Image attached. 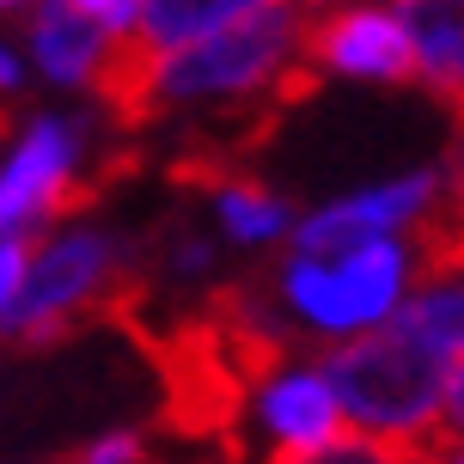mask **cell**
I'll list each match as a JSON object with an SVG mask.
<instances>
[{
	"mask_svg": "<svg viewBox=\"0 0 464 464\" xmlns=\"http://www.w3.org/2000/svg\"><path fill=\"white\" fill-rule=\"evenodd\" d=\"M19 86H24V68H19V55H13V49L0 44V104H6V98H19Z\"/></svg>",
	"mask_w": 464,
	"mask_h": 464,
	"instance_id": "cell-19",
	"label": "cell"
},
{
	"mask_svg": "<svg viewBox=\"0 0 464 464\" xmlns=\"http://www.w3.org/2000/svg\"><path fill=\"white\" fill-rule=\"evenodd\" d=\"M385 13L403 31L416 86H428L446 111H464V0H392Z\"/></svg>",
	"mask_w": 464,
	"mask_h": 464,
	"instance_id": "cell-8",
	"label": "cell"
},
{
	"mask_svg": "<svg viewBox=\"0 0 464 464\" xmlns=\"http://www.w3.org/2000/svg\"><path fill=\"white\" fill-rule=\"evenodd\" d=\"M392 464H434V459H428V446H416V452H397Z\"/></svg>",
	"mask_w": 464,
	"mask_h": 464,
	"instance_id": "cell-21",
	"label": "cell"
},
{
	"mask_svg": "<svg viewBox=\"0 0 464 464\" xmlns=\"http://www.w3.org/2000/svg\"><path fill=\"white\" fill-rule=\"evenodd\" d=\"M281 0H140V24H135V44L140 49H178L189 37H208L220 24H238V19H256Z\"/></svg>",
	"mask_w": 464,
	"mask_h": 464,
	"instance_id": "cell-10",
	"label": "cell"
},
{
	"mask_svg": "<svg viewBox=\"0 0 464 464\" xmlns=\"http://www.w3.org/2000/svg\"><path fill=\"white\" fill-rule=\"evenodd\" d=\"M55 464H153V440L140 428H116V434H98V440L62 452Z\"/></svg>",
	"mask_w": 464,
	"mask_h": 464,
	"instance_id": "cell-13",
	"label": "cell"
},
{
	"mask_svg": "<svg viewBox=\"0 0 464 464\" xmlns=\"http://www.w3.org/2000/svg\"><path fill=\"white\" fill-rule=\"evenodd\" d=\"M312 367L343 403L348 434L379 440L392 452H416L440 434V397H446V361L440 348L385 318L379 330H361L348 343H330Z\"/></svg>",
	"mask_w": 464,
	"mask_h": 464,
	"instance_id": "cell-2",
	"label": "cell"
},
{
	"mask_svg": "<svg viewBox=\"0 0 464 464\" xmlns=\"http://www.w3.org/2000/svg\"><path fill=\"white\" fill-rule=\"evenodd\" d=\"M24 49H31L37 73H49L55 86H86V92H92L116 44L98 31V24H86L80 13H68L62 0H31Z\"/></svg>",
	"mask_w": 464,
	"mask_h": 464,
	"instance_id": "cell-9",
	"label": "cell"
},
{
	"mask_svg": "<svg viewBox=\"0 0 464 464\" xmlns=\"http://www.w3.org/2000/svg\"><path fill=\"white\" fill-rule=\"evenodd\" d=\"M397 452L379 440H361V434H343L336 446H318V452H269L263 464H392Z\"/></svg>",
	"mask_w": 464,
	"mask_h": 464,
	"instance_id": "cell-14",
	"label": "cell"
},
{
	"mask_svg": "<svg viewBox=\"0 0 464 464\" xmlns=\"http://www.w3.org/2000/svg\"><path fill=\"white\" fill-rule=\"evenodd\" d=\"M68 13H80L86 24H98L111 44H129L140 24V0H62Z\"/></svg>",
	"mask_w": 464,
	"mask_h": 464,
	"instance_id": "cell-15",
	"label": "cell"
},
{
	"mask_svg": "<svg viewBox=\"0 0 464 464\" xmlns=\"http://www.w3.org/2000/svg\"><path fill=\"white\" fill-rule=\"evenodd\" d=\"M440 434L464 440V354L446 367V397H440Z\"/></svg>",
	"mask_w": 464,
	"mask_h": 464,
	"instance_id": "cell-18",
	"label": "cell"
},
{
	"mask_svg": "<svg viewBox=\"0 0 464 464\" xmlns=\"http://www.w3.org/2000/svg\"><path fill=\"white\" fill-rule=\"evenodd\" d=\"M256 421L269 428L276 452H318V446H336L348 434L343 403L324 385V372L312 361H287L281 372H269L251 397Z\"/></svg>",
	"mask_w": 464,
	"mask_h": 464,
	"instance_id": "cell-7",
	"label": "cell"
},
{
	"mask_svg": "<svg viewBox=\"0 0 464 464\" xmlns=\"http://www.w3.org/2000/svg\"><path fill=\"white\" fill-rule=\"evenodd\" d=\"M428 459H434V464H464V440H446V434H434V440H428Z\"/></svg>",
	"mask_w": 464,
	"mask_h": 464,
	"instance_id": "cell-20",
	"label": "cell"
},
{
	"mask_svg": "<svg viewBox=\"0 0 464 464\" xmlns=\"http://www.w3.org/2000/svg\"><path fill=\"white\" fill-rule=\"evenodd\" d=\"M434 202H440V165H416V171H403V178H392V184L354 189V196H343V202H330V208L294 220L287 238H294L300 256L354 251V245H367V238H403Z\"/></svg>",
	"mask_w": 464,
	"mask_h": 464,
	"instance_id": "cell-6",
	"label": "cell"
},
{
	"mask_svg": "<svg viewBox=\"0 0 464 464\" xmlns=\"http://www.w3.org/2000/svg\"><path fill=\"white\" fill-rule=\"evenodd\" d=\"M305 37H300V62L318 80L343 73V80H372V86H410V49L403 31L385 6L372 0H305Z\"/></svg>",
	"mask_w": 464,
	"mask_h": 464,
	"instance_id": "cell-5",
	"label": "cell"
},
{
	"mask_svg": "<svg viewBox=\"0 0 464 464\" xmlns=\"http://www.w3.org/2000/svg\"><path fill=\"white\" fill-rule=\"evenodd\" d=\"M263 281H269V300L287 324L348 343L361 330H379L403 305L416 269H410L403 238H367L354 251H330V256L287 251Z\"/></svg>",
	"mask_w": 464,
	"mask_h": 464,
	"instance_id": "cell-3",
	"label": "cell"
},
{
	"mask_svg": "<svg viewBox=\"0 0 464 464\" xmlns=\"http://www.w3.org/2000/svg\"><path fill=\"white\" fill-rule=\"evenodd\" d=\"M147 300H153V281L140 269V251L116 245L98 227H68L55 238H37L19 300L0 318V343L62 348L92 324L135 330L147 324Z\"/></svg>",
	"mask_w": 464,
	"mask_h": 464,
	"instance_id": "cell-1",
	"label": "cell"
},
{
	"mask_svg": "<svg viewBox=\"0 0 464 464\" xmlns=\"http://www.w3.org/2000/svg\"><path fill=\"white\" fill-rule=\"evenodd\" d=\"M31 251H37V238L31 232H13V238H0V318L13 312L24 287V269H31Z\"/></svg>",
	"mask_w": 464,
	"mask_h": 464,
	"instance_id": "cell-16",
	"label": "cell"
},
{
	"mask_svg": "<svg viewBox=\"0 0 464 464\" xmlns=\"http://www.w3.org/2000/svg\"><path fill=\"white\" fill-rule=\"evenodd\" d=\"M440 196L464 208V111H452V140H446V160H440Z\"/></svg>",
	"mask_w": 464,
	"mask_h": 464,
	"instance_id": "cell-17",
	"label": "cell"
},
{
	"mask_svg": "<svg viewBox=\"0 0 464 464\" xmlns=\"http://www.w3.org/2000/svg\"><path fill=\"white\" fill-rule=\"evenodd\" d=\"M19 6H31V0H0V13H19Z\"/></svg>",
	"mask_w": 464,
	"mask_h": 464,
	"instance_id": "cell-22",
	"label": "cell"
},
{
	"mask_svg": "<svg viewBox=\"0 0 464 464\" xmlns=\"http://www.w3.org/2000/svg\"><path fill=\"white\" fill-rule=\"evenodd\" d=\"M214 214H220V232H227L232 245H245V251H263V245H281L300 214L281 202L269 184H256L251 171H238L227 184H214Z\"/></svg>",
	"mask_w": 464,
	"mask_h": 464,
	"instance_id": "cell-11",
	"label": "cell"
},
{
	"mask_svg": "<svg viewBox=\"0 0 464 464\" xmlns=\"http://www.w3.org/2000/svg\"><path fill=\"white\" fill-rule=\"evenodd\" d=\"M392 318L410 330V336H421L428 348H440L446 361H452V354H464V276H446V281L416 287V294L397 305Z\"/></svg>",
	"mask_w": 464,
	"mask_h": 464,
	"instance_id": "cell-12",
	"label": "cell"
},
{
	"mask_svg": "<svg viewBox=\"0 0 464 464\" xmlns=\"http://www.w3.org/2000/svg\"><path fill=\"white\" fill-rule=\"evenodd\" d=\"M104 184L86 171V122L73 116H24L0 160V238L37 232L49 220L92 208Z\"/></svg>",
	"mask_w": 464,
	"mask_h": 464,
	"instance_id": "cell-4",
	"label": "cell"
}]
</instances>
